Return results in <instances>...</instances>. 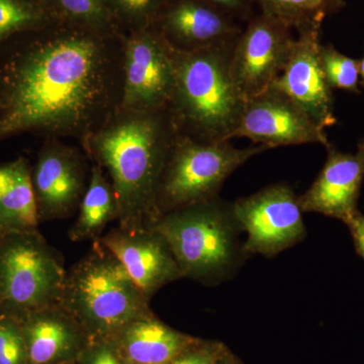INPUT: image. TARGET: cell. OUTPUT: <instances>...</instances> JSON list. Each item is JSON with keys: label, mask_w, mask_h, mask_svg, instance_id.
<instances>
[{"label": "cell", "mask_w": 364, "mask_h": 364, "mask_svg": "<svg viewBox=\"0 0 364 364\" xmlns=\"http://www.w3.org/2000/svg\"><path fill=\"white\" fill-rule=\"evenodd\" d=\"M59 304L93 340L112 338L132 321L153 313L126 268L98 241L67 270Z\"/></svg>", "instance_id": "cell-5"}, {"label": "cell", "mask_w": 364, "mask_h": 364, "mask_svg": "<svg viewBox=\"0 0 364 364\" xmlns=\"http://www.w3.org/2000/svg\"><path fill=\"white\" fill-rule=\"evenodd\" d=\"M260 13L301 33L322 28L328 16L346 7L345 0H254Z\"/></svg>", "instance_id": "cell-21"}, {"label": "cell", "mask_w": 364, "mask_h": 364, "mask_svg": "<svg viewBox=\"0 0 364 364\" xmlns=\"http://www.w3.org/2000/svg\"><path fill=\"white\" fill-rule=\"evenodd\" d=\"M178 135L169 109H119L81 147L109 174L119 200V226L156 221L158 184Z\"/></svg>", "instance_id": "cell-2"}, {"label": "cell", "mask_w": 364, "mask_h": 364, "mask_svg": "<svg viewBox=\"0 0 364 364\" xmlns=\"http://www.w3.org/2000/svg\"><path fill=\"white\" fill-rule=\"evenodd\" d=\"M221 7L238 21H248L254 16V0H208Z\"/></svg>", "instance_id": "cell-29"}, {"label": "cell", "mask_w": 364, "mask_h": 364, "mask_svg": "<svg viewBox=\"0 0 364 364\" xmlns=\"http://www.w3.org/2000/svg\"><path fill=\"white\" fill-rule=\"evenodd\" d=\"M123 36L56 21L0 45V142L32 134L81 147L121 107Z\"/></svg>", "instance_id": "cell-1"}, {"label": "cell", "mask_w": 364, "mask_h": 364, "mask_svg": "<svg viewBox=\"0 0 364 364\" xmlns=\"http://www.w3.org/2000/svg\"><path fill=\"white\" fill-rule=\"evenodd\" d=\"M233 208L246 234L244 247L250 257H275L305 240L308 235L299 196L286 182L238 198Z\"/></svg>", "instance_id": "cell-8"}, {"label": "cell", "mask_w": 364, "mask_h": 364, "mask_svg": "<svg viewBox=\"0 0 364 364\" xmlns=\"http://www.w3.org/2000/svg\"><path fill=\"white\" fill-rule=\"evenodd\" d=\"M321 64L326 81L332 90L360 95L359 59L351 58L332 44H327L321 47Z\"/></svg>", "instance_id": "cell-25"}, {"label": "cell", "mask_w": 364, "mask_h": 364, "mask_svg": "<svg viewBox=\"0 0 364 364\" xmlns=\"http://www.w3.org/2000/svg\"><path fill=\"white\" fill-rule=\"evenodd\" d=\"M59 21L109 35L123 36L117 30L102 0H46Z\"/></svg>", "instance_id": "cell-23"}, {"label": "cell", "mask_w": 364, "mask_h": 364, "mask_svg": "<svg viewBox=\"0 0 364 364\" xmlns=\"http://www.w3.org/2000/svg\"><path fill=\"white\" fill-rule=\"evenodd\" d=\"M321 31L298 33L282 74L270 87L279 90L322 129L337 124L333 90L321 64Z\"/></svg>", "instance_id": "cell-14"}, {"label": "cell", "mask_w": 364, "mask_h": 364, "mask_svg": "<svg viewBox=\"0 0 364 364\" xmlns=\"http://www.w3.org/2000/svg\"><path fill=\"white\" fill-rule=\"evenodd\" d=\"M87 159L85 151L62 139H45L32 167L40 223L64 220L75 214L90 179Z\"/></svg>", "instance_id": "cell-11"}, {"label": "cell", "mask_w": 364, "mask_h": 364, "mask_svg": "<svg viewBox=\"0 0 364 364\" xmlns=\"http://www.w3.org/2000/svg\"><path fill=\"white\" fill-rule=\"evenodd\" d=\"M359 76H360L361 85L364 86V54L363 58L359 59Z\"/></svg>", "instance_id": "cell-32"}, {"label": "cell", "mask_w": 364, "mask_h": 364, "mask_svg": "<svg viewBox=\"0 0 364 364\" xmlns=\"http://www.w3.org/2000/svg\"><path fill=\"white\" fill-rule=\"evenodd\" d=\"M97 241L116 256L149 303L163 287L183 279L168 242L153 227L119 225Z\"/></svg>", "instance_id": "cell-13"}, {"label": "cell", "mask_w": 364, "mask_h": 364, "mask_svg": "<svg viewBox=\"0 0 364 364\" xmlns=\"http://www.w3.org/2000/svg\"><path fill=\"white\" fill-rule=\"evenodd\" d=\"M77 210V219L68 232L73 242L97 241L109 223L119 220L116 191L105 169L97 163L90 167L87 188Z\"/></svg>", "instance_id": "cell-20"}, {"label": "cell", "mask_w": 364, "mask_h": 364, "mask_svg": "<svg viewBox=\"0 0 364 364\" xmlns=\"http://www.w3.org/2000/svg\"><path fill=\"white\" fill-rule=\"evenodd\" d=\"M67 270L39 230L0 238V314L16 318L59 303Z\"/></svg>", "instance_id": "cell-7"}, {"label": "cell", "mask_w": 364, "mask_h": 364, "mask_svg": "<svg viewBox=\"0 0 364 364\" xmlns=\"http://www.w3.org/2000/svg\"><path fill=\"white\" fill-rule=\"evenodd\" d=\"M215 364H244L242 363L240 359L237 358L234 353H232V351L230 350L228 347H225L224 350H223L221 356H220L219 359H218L217 363Z\"/></svg>", "instance_id": "cell-31"}, {"label": "cell", "mask_w": 364, "mask_h": 364, "mask_svg": "<svg viewBox=\"0 0 364 364\" xmlns=\"http://www.w3.org/2000/svg\"><path fill=\"white\" fill-rule=\"evenodd\" d=\"M128 364H166L196 338L169 327L151 313L132 321L112 338Z\"/></svg>", "instance_id": "cell-18"}, {"label": "cell", "mask_w": 364, "mask_h": 364, "mask_svg": "<svg viewBox=\"0 0 364 364\" xmlns=\"http://www.w3.org/2000/svg\"><path fill=\"white\" fill-rule=\"evenodd\" d=\"M56 21L46 0H0V45L16 33Z\"/></svg>", "instance_id": "cell-22"}, {"label": "cell", "mask_w": 364, "mask_h": 364, "mask_svg": "<svg viewBox=\"0 0 364 364\" xmlns=\"http://www.w3.org/2000/svg\"><path fill=\"white\" fill-rule=\"evenodd\" d=\"M79 356L80 364H128L112 338L95 339Z\"/></svg>", "instance_id": "cell-28"}, {"label": "cell", "mask_w": 364, "mask_h": 364, "mask_svg": "<svg viewBox=\"0 0 364 364\" xmlns=\"http://www.w3.org/2000/svg\"><path fill=\"white\" fill-rule=\"evenodd\" d=\"M225 347L219 341L196 339L166 364H215Z\"/></svg>", "instance_id": "cell-27"}, {"label": "cell", "mask_w": 364, "mask_h": 364, "mask_svg": "<svg viewBox=\"0 0 364 364\" xmlns=\"http://www.w3.org/2000/svg\"><path fill=\"white\" fill-rule=\"evenodd\" d=\"M122 35L140 32L153 26L167 0H102Z\"/></svg>", "instance_id": "cell-24"}, {"label": "cell", "mask_w": 364, "mask_h": 364, "mask_svg": "<svg viewBox=\"0 0 364 364\" xmlns=\"http://www.w3.org/2000/svg\"><path fill=\"white\" fill-rule=\"evenodd\" d=\"M320 173L305 193L299 196L304 213H316L346 224L358 212L364 181V136L355 152H342L330 143Z\"/></svg>", "instance_id": "cell-16"}, {"label": "cell", "mask_w": 364, "mask_h": 364, "mask_svg": "<svg viewBox=\"0 0 364 364\" xmlns=\"http://www.w3.org/2000/svg\"><path fill=\"white\" fill-rule=\"evenodd\" d=\"M236 41L191 52L170 48L174 86L169 111L179 135L202 143L232 140L246 102L231 73Z\"/></svg>", "instance_id": "cell-3"}, {"label": "cell", "mask_w": 364, "mask_h": 364, "mask_svg": "<svg viewBox=\"0 0 364 364\" xmlns=\"http://www.w3.org/2000/svg\"><path fill=\"white\" fill-rule=\"evenodd\" d=\"M124 85L121 109H169L174 74L171 49L151 26L123 36Z\"/></svg>", "instance_id": "cell-9"}, {"label": "cell", "mask_w": 364, "mask_h": 364, "mask_svg": "<svg viewBox=\"0 0 364 364\" xmlns=\"http://www.w3.org/2000/svg\"><path fill=\"white\" fill-rule=\"evenodd\" d=\"M234 138L249 139L254 145L269 149L306 144H320L326 148L330 144L324 129L273 87L245 102Z\"/></svg>", "instance_id": "cell-12"}, {"label": "cell", "mask_w": 364, "mask_h": 364, "mask_svg": "<svg viewBox=\"0 0 364 364\" xmlns=\"http://www.w3.org/2000/svg\"><path fill=\"white\" fill-rule=\"evenodd\" d=\"M268 150L260 145L237 148L230 141L202 143L178 135L158 184L156 221L167 213L217 198L232 173Z\"/></svg>", "instance_id": "cell-6"}, {"label": "cell", "mask_w": 364, "mask_h": 364, "mask_svg": "<svg viewBox=\"0 0 364 364\" xmlns=\"http://www.w3.org/2000/svg\"><path fill=\"white\" fill-rule=\"evenodd\" d=\"M345 225L350 232L356 253L364 259V215L358 210Z\"/></svg>", "instance_id": "cell-30"}, {"label": "cell", "mask_w": 364, "mask_h": 364, "mask_svg": "<svg viewBox=\"0 0 364 364\" xmlns=\"http://www.w3.org/2000/svg\"><path fill=\"white\" fill-rule=\"evenodd\" d=\"M32 166L25 156L0 164V230L4 234L39 226Z\"/></svg>", "instance_id": "cell-19"}, {"label": "cell", "mask_w": 364, "mask_h": 364, "mask_svg": "<svg viewBox=\"0 0 364 364\" xmlns=\"http://www.w3.org/2000/svg\"><path fill=\"white\" fill-rule=\"evenodd\" d=\"M28 364L67 363L85 350L90 337L59 303L18 318Z\"/></svg>", "instance_id": "cell-17"}, {"label": "cell", "mask_w": 364, "mask_h": 364, "mask_svg": "<svg viewBox=\"0 0 364 364\" xmlns=\"http://www.w3.org/2000/svg\"><path fill=\"white\" fill-rule=\"evenodd\" d=\"M4 232L1 231V230H0V238H1L2 236H4Z\"/></svg>", "instance_id": "cell-33"}, {"label": "cell", "mask_w": 364, "mask_h": 364, "mask_svg": "<svg viewBox=\"0 0 364 364\" xmlns=\"http://www.w3.org/2000/svg\"><path fill=\"white\" fill-rule=\"evenodd\" d=\"M291 28L254 14L235 43L232 77L245 102L267 90L284 71L294 40Z\"/></svg>", "instance_id": "cell-10"}, {"label": "cell", "mask_w": 364, "mask_h": 364, "mask_svg": "<svg viewBox=\"0 0 364 364\" xmlns=\"http://www.w3.org/2000/svg\"><path fill=\"white\" fill-rule=\"evenodd\" d=\"M150 227L168 242L183 277L203 286L229 282L251 258L233 203L220 196L162 215Z\"/></svg>", "instance_id": "cell-4"}, {"label": "cell", "mask_w": 364, "mask_h": 364, "mask_svg": "<svg viewBox=\"0 0 364 364\" xmlns=\"http://www.w3.org/2000/svg\"><path fill=\"white\" fill-rule=\"evenodd\" d=\"M0 364H28L20 321L6 314H0Z\"/></svg>", "instance_id": "cell-26"}, {"label": "cell", "mask_w": 364, "mask_h": 364, "mask_svg": "<svg viewBox=\"0 0 364 364\" xmlns=\"http://www.w3.org/2000/svg\"><path fill=\"white\" fill-rule=\"evenodd\" d=\"M152 28L178 52H191L238 39L240 21L208 0H167Z\"/></svg>", "instance_id": "cell-15"}]
</instances>
